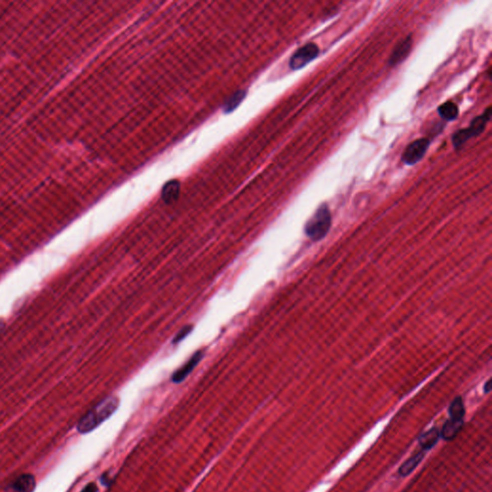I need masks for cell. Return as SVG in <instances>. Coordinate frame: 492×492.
I'll return each instance as SVG.
<instances>
[{
	"instance_id": "obj_1",
	"label": "cell",
	"mask_w": 492,
	"mask_h": 492,
	"mask_svg": "<svg viewBox=\"0 0 492 492\" xmlns=\"http://www.w3.org/2000/svg\"><path fill=\"white\" fill-rule=\"evenodd\" d=\"M119 400L116 396H109L99 402L79 420L78 432L80 434H87L93 431L114 415L117 412Z\"/></svg>"
},
{
	"instance_id": "obj_10",
	"label": "cell",
	"mask_w": 492,
	"mask_h": 492,
	"mask_svg": "<svg viewBox=\"0 0 492 492\" xmlns=\"http://www.w3.org/2000/svg\"><path fill=\"white\" fill-rule=\"evenodd\" d=\"M463 425H464V420H455L450 418L443 425L441 433H440L442 439L445 441H452L459 435V433L463 428Z\"/></svg>"
},
{
	"instance_id": "obj_3",
	"label": "cell",
	"mask_w": 492,
	"mask_h": 492,
	"mask_svg": "<svg viewBox=\"0 0 492 492\" xmlns=\"http://www.w3.org/2000/svg\"><path fill=\"white\" fill-rule=\"evenodd\" d=\"M491 118H492V108L490 107L481 116L475 117L471 121L469 127L465 129L458 130L452 136L454 147L457 149L461 148L471 138L480 136L486 129Z\"/></svg>"
},
{
	"instance_id": "obj_20",
	"label": "cell",
	"mask_w": 492,
	"mask_h": 492,
	"mask_svg": "<svg viewBox=\"0 0 492 492\" xmlns=\"http://www.w3.org/2000/svg\"><path fill=\"white\" fill-rule=\"evenodd\" d=\"M4 326H5V325H4V322L0 319V333H1V332H2V330L4 329Z\"/></svg>"
},
{
	"instance_id": "obj_8",
	"label": "cell",
	"mask_w": 492,
	"mask_h": 492,
	"mask_svg": "<svg viewBox=\"0 0 492 492\" xmlns=\"http://www.w3.org/2000/svg\"><path fill=\"white\" fill-rule=\"evenodd\" d=\"M36 480L31 474H22L8 485L6 492H34Z\"/></svg>"
},
{
	"instance_id": "obj_15",
	"label": "cell",
	"mask_w": 492,
	"mask_h": 492,
	"mask_svg": "<svg viewBox=\"0 0 492 492\" xmlns=\"http://www.w3.org/2000/svg\"><path fill=\"white\" fill-rule=\"evenodd\" d=\"M245 96H246V91H239L235 92L224 105L225 113H230L235 110L240 104L242 103Z\"/></svg>"
},
{
	"instance_id": "obj_11",
	"label": "cell",
	"mask_w": 492,
	"mask_h": 492,
	"mask_svg": "<svg viewBox=\"0 0 492 492\" xmlns=\"http://www.w3.org/2000/svg\"><path fill=\"white\" fill-rule=\"evenodd\" d=\"M440 436L441 434L438 429H431L419 438V444L424 450H429L437 444V442L440 440Z\"/></svg>"
},
{
	"instance_id": "obj_5",
	"label": "cell",
	"mask_w": 492,
	"mask_h": 492,
	"mask_svg": "<svg viewBox=\"0 0 492 492\" xmlns=\"http://www.w3.org/2000/svg\"><path fill=\"white\" fill-rule=\"evenodd\" d=\"M430 146V140L419 139L410 143L402 155V162L408 166H414L420 162Z\"/></svg>"
},
{
	"instance_id": "obj_17",
	"label": "cell",
	"mask_w": 492,
	"mask_h": 492,
	"mask_svg": "<svg viewBox=\"0 0 492 492\" xmlns=\"http://www.w3.org/2000/svg\"><path fill=\"white\" fill-rule=\"evenodd\" d=\"M98 492V489H97V487H96V485H95V484H93V483H91V484H89V485H87V486H86V487H85V488H84V489L82 490V492Z\"/></svg>"
},
{
	"instance_id": "obj_12",
	"label": "cell",
	"mask_w": 492,
	"mask_h": 492,
	"mask_svg": "<svg viewBox=\"0 0 492 492\" xmlns=\"http://www.w3.org/2000/svg\"><path fill=\"white\" fill-rule=\"evenodd\" d=\"M438 112L440 116L447 121L455 120L459 116V108L452 101L441 104L438 109Z\"/></svg>"
},
{
	"instance_id": "obj_9",
	"label": "cell",
	"mask_w": 492,
	"mask_h": 492,
	"mask_svg": "<svg viewBox=\"0 0 492 492\" xmlns=\"http://www.w3.org/2000/svg\"><path fill=\"white\" fill-rule=\"evenodd\" d=\"M180 195V183L177 180H170L165 184L162 190V198L167 204L175 202Z\"/></svg>"
},
{
	"instance_id": "obj_18",
	"label": "cell",
	"mask_w": 492,
	"mask_h": 492,
	"mask_svg": "<svg viewBox=\"0 0 492 492\" xmlns=\"http://www.w3.org/2000/svg\"><path fill=\"white\" fill-rule=\"evenodd\" d=\"M101 483H102V485H104V486H110L111 480H110L109 476H108V473L102 475V477H101Z\"/></svg>"
},
{
	"instance_id": "obj_2",
	"label": "cell",
	"mask_w": 492,
	"mask_h": 492,
	"mask_svg": "<svg viewBox=\"0 0 492 492\" xmlns=\"http://www.w3.org/2000/svg\"><path fill=\"white\" fill-rule=\"evenodd\" d=\"M332 224V216L329 207L322 204L316 210L305 226V233L313 242H318L325 238L330 231Z\"/></svg>"
},
{
	"instance_id": "obj_6",
	"label": "cell",
	"mask_w": 492,
	"mask_h": 492,
	"mask_svg": "<svg viewBox=\"0 0 492 492\" xmlns=\"http://www.w3.org/2000/svg\"><path fill=\"white\" fill-rule=\"evenodd\" d=\"M204 355H205V352L203 350L197 351L192 356V358L187 363L174 372V374L171 377V381L175 384H179V383L183 382L188 376L194 371V369L198 365V363H200L201 360L203 359Z\"/></svg>"
},
{
	"instance_id": "obj_4",
	"label": "cell",
	"mask_w": 492,
	"mask_h": 492,
	"mask_svg": "<svg viewBox=\"0 0 492 492\" xmlns=\"http://www.w3.org/2000/svg\"><path fill=\"white\" fill-rule=\"evenodd\" d=\"M318 54V46L313 42H309L293 53L289 60V67L293 70L301 69L316 59Z\"/></svg>"
},
{
	"instance_id": "obj_16",
	"label": "cell",
	"mask_w": 492,
	"mask_h": 492,
	"mask_svg": "<svg viewBox=\"0 0 492 492\" xmlns=\"http://www.w3.org/2000/svg\"><path fill=\"white\" fill-rule=\"evenodd\" d=\"M193 331V326L192 325H188V326H185L184 328H182L181 330L177 333V335L175 336V337L172 339V343L174 344H177L179 342H181L183 339H185L186 337H188Z\"/></svg>"
},
{
	"instance_id": "obj_13",
	"label": "cell",
	"mask_w": 492,
	"mask_h": 492,
	"mask_svg": "<svg viewBox=\"0 0 492 492\" xmlns=\"http://www.w3.org/2000/svg\"><path fill=\"white\" fill-rule=\"evenodd\" d=\"M423 458H424L423 452H419L418 454H415V456H413L410 460H408L406 463H404L402 465L401 467L399 468L400 475L403 476V477L410 475L415 470V468L418 467V465L420 464V462L422 461Z\"/></svg>"
},
{
	"instance_id": "obj_7",
	"label": "cell",
	"mask_w": 492,
	"mask_h": 492,
	"mask_svg": "<svg viewBox=\"0 0 492 492\" xmlns=\"http://www.w3.org/2000/svg\"><path fill=\"white\" fill-rule=\"evenodd\" d=\"M412 45H413V39H412L411 36H409L406 39L401 40L395 46V48L393 49V51L390 55V58L389 60V65L395 66V65L403 63L412 50Z\"/></svg>"
},
{
	"instance_id": "obj_14",
	"label": "cell",
	"mask_w": 492,
	"mask_h": 492,
	"mask_svg": "<svg viewBox=\"0 0 492 492\" xmlns=\"http://www.w3.org/2000/svg\"><path fill=\"white\" fill-rule=\"evenodd\" d=\"M465 414H466V409H465L464 401L461 397H457L449 407L450 418L455 420H464Z\"/></svg>"
},
{
	"instance_id": "obj_19",
	"label": "cell",
	"mask_w": 492,
	"mask_h": 492,
	"mask_svg": "<svg viewBox=\"0 0 492 492\" xmlns=\"http://www.w3.org/2000/svg\"><path fill=\"white\" fill-rule=\"evenodd\" d=\"M485 391L488 393L491 391V380H489L485 386Z\"/></svg>"
}]
</instances>
